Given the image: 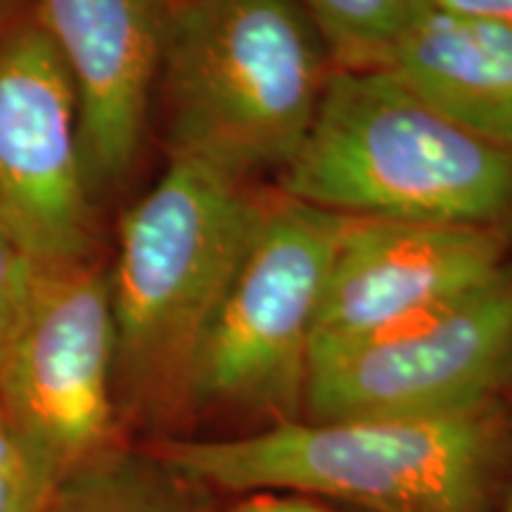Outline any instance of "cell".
<instances>
[{
	"mask_svg": "<svg viewBox=\"0 0 512 512\" xmlns=\"http://www.w3.org/2000/svg\"><path fill=\"white\" fill-rule=\"evenodd\" d=\"M150 451L207 491L368 512H496L512 484V403L441 418H299L242 437H166Z\"/></svg>",
	"mask_w": 512,
	"mask_h": 512,
	"instance_id": "obj_1",
	"label": "cell"
},
{
	"mask_svg": "<svg viewBox=\"0 0 512 512\" xmlns=\"http://www.w3.org/2000/svg\"><path fill=\"white\" fill-rule=\"evenodd\" d=\"M264 207L247 181L169 157L155 188L124 214L110 273L121 422L183 413L192 361Z\"/></svg>",
	"mask_w": 512,
	"mask_h": 512,
	"instance_id": "obj_2",
	"label": "cell"
},
{
	"mask_svg": "<svg viewBox=\"0 0 512 512\" xmlns=\"http://www.w3.org/2000/svg\"><path fill=\"white\" fill-rule=\"evenodd\" d=\"M280 195L358 219L512 230V147L446 117L384 67H335Z\"/></svg>",
	"mask_w": 512,
	"mask_h": 512,
	"instance_id": "obj_3",
	"label": "cell"
},
{
	"mask_svg": "<svg viewBox=\"0 0 512 512\" xmlns=\"http://www.w3.org/2000/svg\"><path fill=\"white\" fill-rule=\"evenodd\" d=\"M335 69L302 0H178L162 86L169 157L247 181L302 147Z\"/></svg>",
	"mask_w": 512,
	"mask_h": 512,
	"instance_id": "obj_4",
	"label": "cell"
},
{
	"mask_svg": "<svg viewBox=\"0 0 512 512\" xmlns=\"http://www.w3.org/2000/svg\"><path fill=\"white\" fill-rule=\"evenodd\" d=\"M347 223L285 195L266 200L192 361L183 413H238L271 425L302 418L320 299Z\"/></svg>",
	"mask_w": 512,
	"mask_h": 512,
	"instance_id": "obj_5",
	"label": "cell"
},
{
	"mask_svg": "<svg viewBox=\"0 0 512 512\" xmlns=\"http://www.w3.org/2000/svg\"><path fill=\"white\" fill-rule=\"evenodd\" d=\"M512 396V266L418 316L311 349L306 420L441 418Z\"/></svg>",
	"mask_w": 512,
	"mask_h": 512,
	"instance_id": "obj_6",
	"label": "cell"
},
{
	"mask_svg": "<svg viewBox=\"0 0 512 512\" xmlns=\"http://www.w3.org/2000/svg\"><path fill=\"white\" fill-rule=\"evenodd\" d=\"M0 411L53 482L121 446L110 273L93 259L36 268L0 342Z\"/></svg>",
	"mask_w": 512,
	"mask_h": 512,
	"instance_id": "obj_7",
	"label": "cell"
},
{
	"mask_svg": "<svg viewBox=\"0 0 512 512\" xmlns=\"http://www.w3.org/2000/svg\"><path fill=\"white\" fill-rule=\"evenodd\" d=\"M72 83L34 12L0 29V216L38 266L93 254Z\"/></svg>",
	"mask_w": 512,
	"mask_h": 512,
	"instance_id": "obj_8",
	"label": "cell"
},
{
	"mask_svg": "<svg viewBox=\"0 0 512 512\" xmlns=\"http://www.w3.org/2000/svg\"><path fill=\"white\" fill-rule=\"evenodd\" d=\"M508 266V228L349 216L320 299L313 347L418 316Z\"/></svg>",
	"mask_w": 512,
	"mask_h": 512,
	"instance_id": "obj_9",
	"label": "cell"
},
{
	"mask_svg": "<svg viewBox=\"0 0 512 512\" xmlns=\"http://www.w3.org/2000/svg\"><path fill=\"white\" fill-rule=\"evenodd\" d=\"M169 0H34L72 83L91 195L136 164L162 72Z\"/></svg>",
	"mask_w": 512,
	"mask_h": 512,
	"instance_id": "obj_10",
	"label": "cell"
},
{
	"mask_svg": "<svg viewBox=\"0 0 512 512\" xmlns=\"http://www.w3.org/2000/svg\"><path fill=\"white\" fill-rule=\"evenodd\" d=\"M377 67L479 136L512 147V31L432 10Z\"/></svg>",
	"mask_w": 512,
	"mask_h": 512,
	"instance_id": "obj_11",
	"label": "cell"
},
{
	"mask_svg": "<svg viewBox=\"0 0 512 512\" xmlns=\"http://www.w3.org/2000/svg\"><path fill=\"white\" fill-rule=\"evenodd\" d=\"M209 491L124 444L55 484L41 512H209Z\"/></svg>",
	"mask_w": 512,
	"mask_h": 512,
	"instance_id": "obj_12",
	"label": "cell"
},
{
	"mask_svg": "<svg viewBox=\"0 0 512 512\" xmlns=\"http://www.w3.org/2000/svg\"><path fill=\"white\" fill-rule=\"evenodd\" d=\"M335 67H377L434 0H302Z\"/></svg>",
	"mask_w": 512,
	"mask_h": 512,
	"instance_id": "obj_13",
	"label": "cell"
},
{
	"mask_svg": "<svg viewBox=\"0 0 512 512\" xmlns=\"http://www.w3.org/2000/svg\"><path fill=\"white\" fill-rule=\"evenodd\" d=\"M36 268L38 264H34L27 252L19 247L8 223L0 216V342L8 335L10 325L15 323L17 313L27 299Z\"/></svg>",
	"mask_w": 512,
	"mask_h": 512,
	"instance_id": "obj_14",
	"label": "cell"
},
{
	"mask_svg": "<svg viewBox=\"0 0 512 512\" xmlns=\"http://www.w3.org/2000/svg\"><path fill=\"white\" fill-rule=\"evenodd\" d=\"M53 489V479L36 472L0 470V512H41Z\"/></svg>",
	"mask_w": 512,
	"mask_h": 512,
	"instance_id": "obj_15",
	"label": "cell"
},
{
	"mask_svg": "<svg viewBox=\"0 0 512 512\" xmlns=\"http://www.w3.org/2000/svg\"><path fill=\"white\" fill-rule=\"evenodd\" d=\"M434 10L512 31V0H434Z\"/></svg>",
	"mask_w": 512,
	"mask_h": 512,
	"instance_id": "obj_16",
	"label": "cell"
},
{
	"mask_svg": "<svg viewBox=\"0 0 512 512\" xmlns=\"http://www.w3.org/2000/svg\"><path fill=\"white\" fill-rule=\"evenodd\" d=\"M233 512H335L323 505L318 498L299 494H252Z\"/></svg>",
	"mask_w": 512,
	"mask_h": 512,
	"instance_id": "obj_17",
	"label": "cell"
},
{
	"mask_svg": "<svg viewBox=\"0 0 512 512\" xmlns=\"http://www.w3.org/2000/svg\"><path fill=\"white\" fill-rule=\"evenodd\" d=\"M0 470H17V472H36V475L48 477L46 472H41L31 463L27 451L19 444L15 432L5 420L3 411H0ZM50 479V477H48ZM57 484V482H55Z\"/></svg>",
	"mask_w": 512,
	"mask_h": 512,
	"instance_id": "obj_18",
	"label": "cell"
},
{
	"mask_svg": "<svg viewBox=\"0 0 512 512\" xmlns=\"http://www.w3.org/2000/svg\"><path fill=\"white\" fill-rule=\"evenodd\" d=\"M501 510L503 512H512V484H510L508 494H505V501H503V508Z\"/></svg>",
	"mask_w": 512,
	"mask_h": 512,
	"instance_id": "obj_19",
	"label": "cell"
},
{
	"mask_svg": "<svg viewBox=\"0 0 512 512\" xmlns=\"http://www.w3.org/2000/svg\"><path fill=\"white\" fill-rule=\"evenodd\" d=\"M12 5V0H0V17L5 15V10H8Z\"/></svg>",
	"mask_w": 512,
	"mask_h": 512,
	"instance_id": "obj_20",
	"label": "cell"
},
{
	"mask_svg": "<svg viewBox=\"0 0 512 512\" xmlns=\"http://www.w3.org/2000/svg\"><path fill=\"white\" fill-rule=\"evenodd\" d=\"M169 3H171V5H174V3H178V0H169Z\"/></svg>",
	"mask_w": 512,
	"mask_h": 512,
	"instance_id": "obj_21",
	"label": "cell"
},
{
	"mask_svg": "<svg viewBox=\"0 0 512 512\" xmlns=\"http://www.w3.org/2000/svg\"><path fill=\"white\" fill-rule=\"evenodd\" d=\"M510 403H512V396H510Z\"/></svg>",
	"mask_w": 512,
	"mask_h": 512,
	"instance_id": "obj_22",
	"label": "cell"
}]
</instances>
